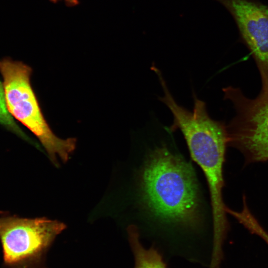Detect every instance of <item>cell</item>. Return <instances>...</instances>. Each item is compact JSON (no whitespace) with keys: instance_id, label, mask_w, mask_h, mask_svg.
Masks as SVG:
<instances>
[{"instance_id":"277c9868","label":"cell","mask_w":268,"mask_h":268,"mask_svg":"<svg viewBox=\"0 0 268 268\" xmlns=\"http://www.w3.org/2000/svg\"><path fill=\"white\" fill-rule=\"evenodd\" d=\"M233 104L235 115L226 126L228 144L241 151L249 162L268 160V89L250 98L239 88L223 89Z\"/></svg>"},{"instance_id":"52a82bcc","label":"cell","mask_w":268,"mask_h":268,"mask_svg":"<svg viewBox=\"0 0 268 268\" xmlns=\"http://www.w3.org/2000/svg\"><path fill=\"white\" fill-rule=\"evenodd\" d=\"M130 243L134 257V268H167L162 257L153 247L145 248L140 242L137 228L132 225L128 227Z\"/></svg>"},{"instance_id":"9c48e42d","label":"cell","mask_w":268,"mask_h":268,"mask_svg":"<svg viewBox=\"0 0 268 268\" xmlns=\"http://www.w3.org/2000/svg\"><path fill=\"white\" fill-rule=\"evenodd\" d=\"M50 0L54 3H56L60 0ZM64 0L65 1L67 5L70 6H74L79 3L78 0Z\"/></svg>"},{"instance_id":"3957f363","label":"cell","mask_w":268,"mask_h":268,"mask_svg":"<svg viewBox=\"0 0 268 268\" xmlns=\"http://www.w3.org/2000/svg\"><path fill=\"white\" fill-rule=\"evenodd\" d=\"M0 72L10 114L36 136L53 163H57V155L67 162L75 148L76 139L60 138L51 129L31 84V68L21 62L5 58L0 61Z\"/></svg>"},{"instance_id":"5b68a950","label":"cell","mask_w":268,"mask_h":268,"mask_svg":"<svg viewBox=\"0 0 268 268\" xmlns=\"http://www.w3.org/2000/svg\"><path fill=\"white\" fill-rule=\"evenodd\" d=\"M66 227L62 222L45 217H0L4 265L8 268H28Z\"/></svg>"},{"instance_id":"6da1fadb","label":"cell","mask_w":268,"mask_h":268,"mask_svg":"<svg viewBox=\"0 0 268 268\" xmlns=\"http://www.w3.org/2000/svg\"><path fill=\"white\" fill-rule=\"evenodd\" d=\"M141 201L163 221L193 226L197 223L200 200L191 166L165 146L152 150L140 176Z\"/></svg>"},{"instance_id":"7a4b0ae2","label":"cell","mask_w":268,"mask_h":268,"mask_svg":"<svg viewBox=\"0 0 268 268\" xmlns=\"http://www.w3.org/2000/svg\"><path fill=\"white\" fill-rule=\"evenodd\" d=\"M163 95L159 99L170 110L173 121L170 130L179 129L188 145L192 159L202 170L210 193L212 215L225 212L222 196L224 186L223 165L228 144L226 126L209 116L204 102L194 95L192 111L180 105L171 94L166 82L161 83Z\"/></svg>"},{"instance_id":"8992f818","label":"cell","mask_w":268,"mask_h":268,"mask_svg":"<svg viewBox=\"0 0 268 268\" xmlns=\"http://www.w3.org/2000/svg\"><path fill=\"white\" fill-rule=\"evenodd\" d=\"M231 14L268 89V6L256 0H215Z\"/></svg>"},{"instance_id":"ba28073f","label":"cell","mask_w":268,"mask_h":268,"mask_svg":"<svg viewBox=\"0 0 268 268\" xmlns=\"http://www.w3.org/2000/svg\"><path fill=\"white\" fill-rule=\"evenodd\" d=\"M13 119L6 106L3 83L0 81V124L21 136H24Z\"/></svg>"}]
</instances>
